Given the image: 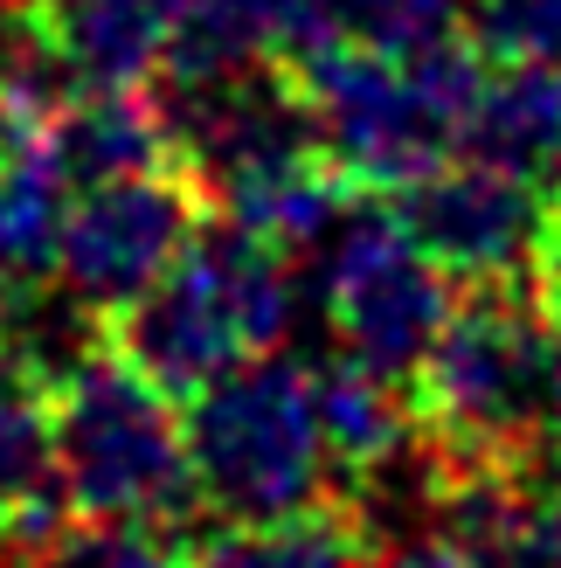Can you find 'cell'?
I'll return each instance as SVG.
<instances>
[{
	"instance_id": "1",
	"label": "cell",
	"mask_w": 561,
	"mask_h": 568,
	"mask_svg": "<svg viewBox=\"0 0 561 568\" xmlns=\"http://www.w3.org/2000/svg\"><path fill=\"white\" fill-rule=\"evenodd\" d=\"M298 320V277L292 257L230 215H202L181 257L166 264L139 298L104 312V347H119L146 382H160L174 403L236 361L285 347Z\"/></svg>"
},
{
	"instance_id": "2",
	"label": "cell",
	"mask_w": 561,
	"mask_h": 568,
	"mask_svg": "<svg viewBox=\"0 0 561 568\" xmlns=\"http://www.w3.org/2000/svg\"><path fill=\"white\" fill-rule=\"evenodd\" d=\"M561 388V333L534 284H471L409 375V416L458 465H541Z\"/></svg>"
},
{
	"instance_id": "3",
	"label": "cell",
	"mask_w": 561,
	"mask_h": 568,
	"mask_svg": "<svg viewBox=\"0 0 561 568\" xmlns=\"http://www.w3.org/2000/svg\"><path fill=\"white\" fill-rule=\"evenodd\" d=\"M479 77H486V55L465 36H443L430 49L340 42L298 70V91H305V111H313L319 153L347 181L396 194L402 181L430 174L437 160L458 153Z\"/></svg>"
},
{
	"instance_id": "4",
	"label": "cell",
	"mask_w": 561,
	"mask_h": 568,
	"mask_svg": "<svg viewBox=\"0 0 561 568\" xmlns=\"http://www.w3.org/2000/svg\"><path fill=\"white\" fill-rule=\"evenodd\" d=\"M49 465L70 514L181 527L202 506L187 471L181 403L104 339L49 382Z\"/></svg>"
},
{
	"instance_id": "5",
	"label": "cell",
	"mask_w": 561,
	"mask_h": 568,
	"mask_svg": "<svg viewBox=\"0 0 561 568\" xmlns=\"http://www.w3.org/2000/svg\"><path fill=\"white\" fill-rule=\"evenodd\" d=\"M194 499L222 527H264L333 499L313 375L298 361L249 354L181 403Z\"/></svg>"
},
{
	"instance_id": "6",
	"label": "cell",
	"mask_w": 561,
	"mask_h": 568,
	"mask_svg": "<svg viewBox=\"0 0 561 568\" xmlns=\"http://www.w3.org/2000/svg\"><path fill=\"white\" fill-rule=\"evenodd\" d=\"M319 271V298H326V320L340 354L388 375L396 388H409V375L424 367L437 326L451 320V277H443L416 236L396 222L388 194H360V202L333 222V236L305 257Z\"/></svg>"
},
{
	"instance_id": "7",
	"label": "cell",
	"mask_w": 561,
	"mask_h": 568,
	"mask_svg": "<svg viewBox=\"0 0 561 568\" xmlns=\"http://www.w3.org/2000/svg\"><path fill=\"white\" fill-rule=\"evenodd\" d=\"M202 215H208V194L194 187L181 160L76 187V202L63 215V243H55V284L104 320L111 305L139 298L181 257V243L194 236Z\"/></svg>"
},
{
	"instance_id": "8",
	"label": "cell",
	"mask_w": 561,
	"mask_h": 568,
	"mask_svg": "<svg viewBox=\"0 0 561 568\" xmlns=\"http://www.w3.org/2000/svg\"><path fill=\"white\" fill-rule=\"evenodd\" d=\"M554 194L561 187H534V181L507 174V166L451 153L430 174L402 181L388 194V209H396V222L416 236V250L451 284H520L534 271Z\"/></svg>"
},
{
	"instance_id": "9",
	"label": "cell",
	"mask_w": 561,
	"mask_h": 568,
	"mask_svg": "<svg viewBox=\"0 0 561 568\" xmlns=\"http://www.w3.org/2000/svg\"><path fill=\"white\" fill-rule=\"evenodd\" d=\"M76 91H146L166 55V0H28Z\"/></svg>"
},
{
	"instance_id": "10",
	"label": "cell",
	"mask_w": 561,
	"mask_h": 568,
	"mask_svg": "<svg viewBox=\"0 0 561 568\" xmlns=\"http://www.w3.org/2000/svg\"><path fill=\"white\" fill-rule=\"evenodd\" d=\"M458 153L534 187H561V63H486Z\"/></svg>"
},
{
	"instance_id": "11",
	"label": "cell",
	"mask_w": 561,
	"mask_h": 568,
	"mask_svg": "<svg viewBox=\"0 0 561 568\" xmlns=\"http://www.w3.org/2000/svg\"><path fill=\"white\" fill-rule=\"evenodd\" d=\"M70 514L49 465V388L0 354V561H14Z\"/></svg>"
},
{
	"instance_id": "12",
	"label": "cell",
	"mask_w": 561,
	"mask_h": 568,
	"mask_svg": "<svg viewBox=\"0 0 561 568\" xmlns=\"http://www.w3.org/2000/svg\"><path fill=\"white\" fill-rule=\"evenodd\" d=\"M49 160L63 166L70 187L91 181H119V174H146V166L174 160V139L153 91H70L63 111L49 119Z\"/></svg>"
},
{
	"instance_id": "13",
	"label": "cell",
	"mask_w": 561,
	"mask_h": 568,
	"mask_svg": "<svg viewBox=\"0 0 561 568\" xmlns=\"http://www.w3.org/2000/svg\"><path fill=\"white\" fill-rule=\"evenodd\" d=\"M313 403H319V437H326V465L340 471V486H354L368 465H381L388 450H396L416 416L402 409V395L388 375H375V367L360 361H333L313 375Z\"/></svg>"
},
{
	"instance_id": "14",
	"label": "cell",
	"mask_w": 561,
	"mask_h": 568,
	"mask_svg": "<svg viewBox=\"0 0 561 568\" xmlns=\"http://www.w3.org/2000/svg\"><path fill=\"white\" fill-rule=\"evenodd\" d=\"M70 215V181L49 160V146H8L0 153V284H49L55 243Z\"/></svg>"
},
{
	"instance_id": "15",
	"label": "cell",
	"mask_w": 561,
	"mask_h": 568,
	"mask_svg": "<svg viewBox=\"0 0 561 568\" xmlns=\"http://www.w3.org/2000/svg\"><path fill=\"white\" fill-rule=\"evenodd\" d=\"M375 548L340 499H319L305 514L264 520V527H230L208 548H194L187 568H368Z\"/></svg>"
},
{
	"instance_id": "16",
	"label": "cell",
	"mask_w": 561,
	"mask_h": 568,
	"mask_svg": "<svg viewBox=\"0 0 561 568\" xmlns=\"http://www.w3.org/2000/svg\"><path fill=\"white\" fill-rule=\"evenodd\" d=\"M0 568H187V548L166 520L125 514H63L28 555Z\"/></svg>"
},
{
	"instance_id": "17",
	"label": "cell",
	"mask_w": 561,
	"mask_h": 568,
	"mask_svg": "<svg viewBox=\"0 0 561 568\" xmlns=\"http://www.w3.org/2000/svg\"><path fill=\"white\" fill-rule=\"evenodd\" d=\"M257 55V0H166L160 77H222Z\"/></svg>"
},
{
	"instance_id": "18",
	"label": "cell",
	"mask_w": 561,
	"mask_h": 568,
	"mask_svg": "<svg viewBox=\"0 0 561 568\" xmlns=\"http://www.w3.org/2000/svg\"><path fill=\"white\" fill-rule=\"evenodd\" d=\"M486 63H561V0H465Z\"/></svg>"
},
{
	"instance_id": "19",
	"label": "cell",
	"mask_w": 561,
	"mask_h": 568,
	"mask_svg": "<svg viewBox=\"0 0 561 568\" xmlns=\"http://www.w3.org/2000/svg\"><path fill=\"white\" fill-rule=\"evenodd\" d=\"M347 42V0H257V49L277 70H305Z\"/></svg>"
},
{
	"instance_id": "20",
	"label": "cell",
	"mask_w": 561,
	"mask_h": 568,
	"mask_svg": "<svg viewBox=\"0 0 561 568\" xmlns=\"http://www.w3.org/2000/svg\"><path fill=\"white\" fill-rule=\"evenodd\" d=\"M347 36L368 49H430L465 36V0H347Z\"/></svg>"
},
{
	"instance_id": "21",
	"label": "cell",
	"mask_w": 561,
	"mask_h": 568,
	"mask_svg": "<svg viewBox=\"0 0 561 568\" xmlns=\"http://www.w3.org/2000/svg\"><path fill=\"white\" fill-rule=\"evenodd\" d=\"M499 568H561V471L554 478H534V493L520 506V527Z\"/></svg>"
},
{
	"instance_id": "22",
	"label": "cell",
	"mask_w": 561,
	"mask_h": 568,
	"mask_svg": "<svg viewBox=\"0 0 561 568\" xmlns=\"http://www.w3.org/2000/svg\"><path fill=\"white\" fill-rule=\"evenodd\" d=\"M527 284H534V305L548 312V326L561 333V194H554V209H548V230H541V250H534Z\"/></svg>"
},
{
	"instance_id": "23",
	"label": "cell",
	"mask_w": 561,
	"mask_h": 568,
	"mask_svg": "<svg viewBox=\"0 0 561 568\" xmlns=\"http://www.w3.org/2000/svg\"><path fill=\"white\" fill-rule=\"evenodd\" d=\"M548 458L561 465V388H554V416H548Z\"/></svg>"
},
{
	"instance_id": "24",
	"label": "cell",
	"mask_w": 561,
	"mask_h": 568,
	"mask_svg": "<svg viewBox=\"0 0 561 568\" xmlns=\"http://www.w3.org/2000/svg\"><path fill=\"white\" fill-rule=\"evenodd\" d=\"M14 8H21V0H0V21H8V14H14Z\"/></svg>"
},
{
	"instance_id": "25",
	"label": "cell",
	"mask_w": 561,
	"mask_h": 568,
	"mask_svg": "<svg viewBox=\"0 0 561 568\" xmlns=\"http://www.w3.org/2000/svg\"><path fill=\"white\" fill-rule=\"evenodd\" d=\"M0 305H8V284H0Z\"/></svg>"
}]
</instances>
